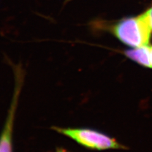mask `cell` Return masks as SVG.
Masks as SVG:
<instances>
[{"label": "cell", "mask_w": 152, "mask_h": 152, "mask_svg": "<svg viewBox=\"0 0 152 152\" xmlns=\"http://www.w3.org/2000/svg\"><path fill=\"white\" fill-rule=\"evenodd\" d=\"M113 32L123 43L132 48L149 45L152 29L148 14L145 12L124 19L113 27Z\"/></svg>", "instance_id": "obj_1"}, {"label": "cell", "mask_w": 152, "mask_h": 152, "mask_svg": "<svg viewBox=\"0 0 152 152\" xmlns=\"http://www.w3.org/2000/svg\"><path fill=\"white\" fill-rule=\"evenodd\" d=\"M52 129L77 142L86 148L103 150L124 148L122 145L103 133L88 128H62L52 127Z\"/></svg>", "instance_id": "obj_2"}, {"label": "cell", "mask_w": 152, "mask_h": 152, "mask_svg": "<svg viewBox=\"0 0 152 152\" xmlns=\"http://www.w3.org/2000/svg\"><path fill=\"white\" fill-rule=\"evenodd\" d=\"M15 85L12 100L3 130L0 134V152H13V129L19 96L23 81V70L20 66H13Z\"/></svg>", "instance_id": "obj_3"}, {"label": "cell", "mask_w": 152, "mask_h": 152, "mask_svg": "<svg viewBox=\"0 0 152 152\" xmlns=\"http://www.w3.org/2000/svg\"><path fill=\"white\" fill-rule=\"evenodd\" d=\"M150 46L149 45L133 48L132 49L125 51V55L131 60L136 61L140 65L151 68L150 60Z\"/></svg>", "instance_id": "obj_4"}, {"label": "cell", "mask_w": 152, "mask_h": 152, "mask_svg": "<svg viewBox=\"0 0 152 152\" xmlns=\"http://www.w3.org/2000/svg\"><path fill=\"white\" fill-rule=\"evenodd\" d=\"M146 12L147 13V14H148V16L149 17V20L150 22V24H151V29H152V7L148 9V10H146Z\"/></svg>", "instance_id": "obj_5"}, {"label": "cell", "mask_w": 152, "mask_h": 152, "mask_svg": "<svg viewBox=\"0 0 152 152\" xmlns=\"http://www.w3.org/2000/svg\"><path fill=\"white\" fill-rule=\"evenodd\" d=\"M150 60L151 68H152V46H150Z\"/></svg>", "instance_id": "obj_6"}, {"label": "cell", "mask_w": 152, "mask_h": 152, "mask_svg": "<svg viewBox=\"0 0 152 152\" xmlns=\"http://www.w3.org/2000/svg\"><path fill=\"white\" fill-rule=\"evenodd\" d=\"M56 152H69V151H67L64 149H62V148H58L56 150Z\"/></svg>", "instance_id": "obj_7"}, {"label": "cell", "mask_w": 152, "mask_h": 152, "mask_svg": "<svg viewBox=\"0 0 152 152\" xmlns=\"http://www.w3.org/2000/svg\"><path fill=\"white\" fill-rule=\"evenodd\" d=\"M72 1V0H65L64 3V6H65L66 3H69V1Z\"/></svg>", "instance_id": "obj_8"}]
</instances>
